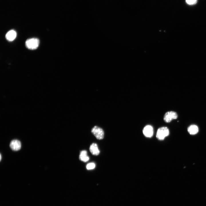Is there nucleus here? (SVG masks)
<instances>
[{"label":"nucleus","mask_w":206,"mask_h":206,"mask_svg":"<svg viewBox=\"0 0 206 206\" xmlns=\"http://www.w3.org/2000/svg\"><path fill=\"white\" fill-rule=\"evenodd\" d=\"M143 133L146 137H151L153 134V129L152 127L150 125L146 126L143 130Z\"/></svg>","instance_id":"423d86ee"},{"label":"nucleus","mask_w":206,"mask_h":206,"mask_svg":"<svg viewBox=\"0 0 206 206\" xmlns=\"http://www.w3.org/2000/svg\"><path fill=\"white\" fill-rule=\"evenodd\" d=\"M1 154H0V161L1 160Z\"/></svg>","instance_id":"ddd939ff"},{"label":"nucleus","mask_w":206,"mask_h":206,"mask_svg":"<svg viewBox=\"0 0 206 206\" xmlns=\"http://www.w3.org/2000/svg\"><path fill=\"white\" fill-rule=\"evenodd\" d=\"M26 47L28 49L34 50L39 46V40L36 38H32L27 39L25 43Z\"/></svg>","instance_id":"f257e3e1"},{"label":"nucleus","mask_w":206,"mask_h":206,"mask_svg":"<svg viewBox=\"0 0 206 206\" xmlns=\"http://www.w3.org/2000/svg\"><path fill=\"white\" fill-rule=\"evenodd\" d=\"M188 132L191 135H194L197 134L199 131L198 126L194 124L189 126L187 129Z\"/></svg>","instance_id":"1a4fd4ad"},{"label":"nucleus","mask_w":206,"mask_h":206,"mask_svg":"<svg viewBox=\"0 0 206 206\" xmlns=\"http://www.w3.org/2000/svg\"><path fill=\"white\" fill-rule=\"evenodd\" d=\"M169 134V129L166 127H163L159 128L156 134L157 138L159 140H163Z\"/></svg>","instance_id":"f03ea898"},{"label":"nucleus","mask_w":206,"mask_h":206,"mask_svg":"<svg viewBox=\"0 0 206 206\" xmlns=\"http://www.w3.org/2000/svg\"><path fill=\"white\" fill-rule=\"evenodd\" d=\"M91 132L98 140H101L103 138L104 136V132L102 129L97 126H95L91 130Z\"/></svg>","instance_id":"7ed1b4c3"},{"label":"nucleus","mask_w":206,"mask_h":206,"mask_svg":"<svg viewBox=\"0 0 206 206\" xmlns=\"http://www.w3.org/2000/svg\"><path fill=\"white\" fill-rule=\"evenodd\" d=\"M16 33L14 30H11L8 31L6 34L5 37L6 39L9 41H12L13 40L16 36Z\"/></svg>","instance_id":"0eeeda50"},{"label":"nucleus","mask_w":206,"mask_h":206,"mask_svg":"<svg viewBox=\"0 0 206 206\" xmlns=\"http://www.w3.org/2000/svg\"><path fill=\"white\" fill-rule=\"evenodd\" d=\"M186 3L190 5L195 4L197 2V0H186Z\"/></svg>","instance_id":"f8f14e48"},{"label":"nucleus","mask_w":206,"mask_h":206,"mask_svg":"<svg viewBox=\"0 0 206 206\" xmlns=\"http://www.w3.org/2000/svg\"><path fill=\"white\" fill-rule=\"evenodd\" d=\"M95 167V164L94 163H90L88 164L86 168L88 170H91L94 169Z\"/></svg>","instance_id":"9b49d317"},{"label":"nucleus","mask_w":206,"mask_h":206,"mask_svg":"<svg viewBox=\"0 0 206 206\" xmlns=\"http://www.w3.org/2000/svg\"><path fill=\"white\" fill-rule=\"evenodd\" d=\"M177 117L178 115L176 112L173 111H170L165 113L163 119L165 122L169 123L173 120L177 119Z\"/></svg>","instance_id":"20e7f679"},{"label":"nucleus","mask_w":206,"mask_h":206,"mask_svg":"<svg viewBox=\"0 0 206 206\" xmlns=\"http://www.w3.org/2000/svg\"><path fill=\"white\" fill-rule=\"evenodd\" d=\"M79 159L80 160L84 162H86L88 161L89 157L87 155V152L86 150H83L80 152L79 155Z\"/></svg>","instance_id":"9d476101"},{"label":"nucleus","mask_w":206,"mask_h":206,"mask_svg":"<svg viewBox=\"0 0 206 206\" xmlns=\"http://www.w3.org/2000/svg\"><path fill=\"white\" fill-rule=\"evenodd\" d=\"M89 150L91 153L94 155H97L100 153L98 145L96 143H93L90 146Z\"/></svg>","instance_id":"6e6552de"},{"label":"nucleus","mask_w":206,"mask_h":206,"mask_svg":"<svg viewBox=\"0 0 206 206\" xmlns=\"http://www.w3.org/2000/svg\"><path fill=\"white\" fill-rule=\"evenodd\" d=\"M9 146L12 150L17 151L21 149V143L20 141L18 140H13L11 142Z\"/></svg>","instance_id":"39448f33"}]
</instances>
